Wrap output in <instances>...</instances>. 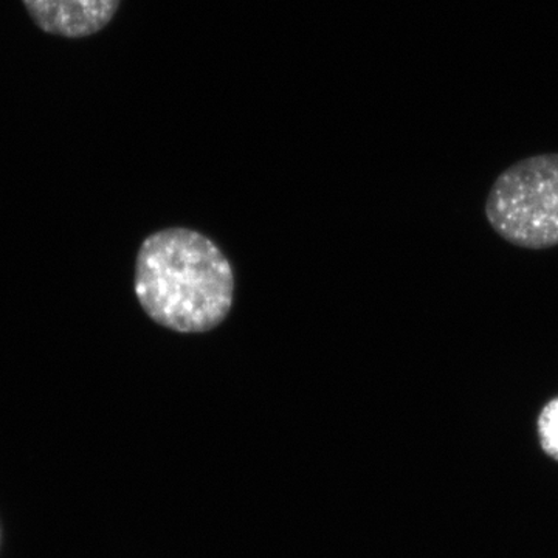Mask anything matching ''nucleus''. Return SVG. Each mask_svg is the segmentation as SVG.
Returning <instances> with one entry per match:
<instances>
[{
    "label": "nucleus",
    "instance_id": "f257e3e1",
    "mask_svg": "<svg viewBox=\"0 0 558 558\" xmlns=\"http://www.w3.org/2000/svg\"><path fill=\"white\" fill-rule=\"evenodd\" d=\"M135 293L157 325L180 333L218 328L229 317L234 277L218 245L190 229L150 234L140 247Z\"/></svg>",
    "mask_w": 558,
    "mask_h": 558
},
{
    "label": "nucleus",
    "instance_id": "f03ea898",
    "mask_svg": "<svg viewBox=\"0 0 558 558\" xmlns=\"http://www.w3.org/2000/svg\"><path fill=\"white\" fill-rule=\"evenodd\" d=\"M486 218L517 247H557L558 154L529 157L502 171L488 191Z\"/></svg>",
    "mask_w": 558,
    "mask_h": 558
},
{
    "label": "nucleus",
    "instance_id": "7ed1b4c3",
    "mask_svg": "<svg viewBox=\"0 0 558 558\" xmlns=\"http://www.w3.org/2000/svg\"><path fill=\"white\" fill-rule=\"evenodd\" d=\"M22 3L40 32L83 39L108 27L121 0H22Z\"/></svg>",
    "mask_w": 558,
    "mask_h": 558
},
{
    "label": "nucleus",
    "instance_id": "20e7f679",
    "mask_svg": "<svg viewBox=\"0 0 558 558\" xmlns=\"http://www.w3.org/2000/svg\"><path fill=\"white\" fill-rule=\"evenodd\" d=\"M538 436L543 450L558 461V398L550 400L539 414Z\"/></svg>",
    "mask_w": 558,
    "mask_h": 558
}]
</instances>
